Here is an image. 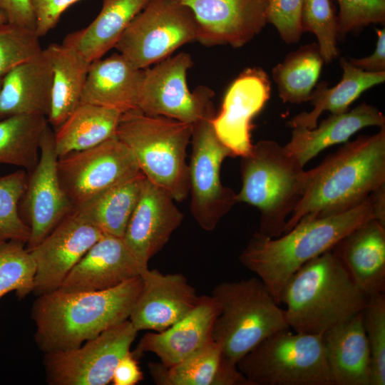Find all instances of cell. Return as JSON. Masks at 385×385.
Returning a JSON list of instances; mask_svg holds the SVG:
<instances>
[{"instance_id": "cell-1", "label": "cell", "mask_w": 385, "mask_h": 385, "mask_svg": "<svg viewBox=\"0 0 385 385\" xmlns=\"http://www.w3.org/2000/svg\"><path fill=\"white\" fill-rule=\"evenodd\" d=\"M385 185V127L346 142L307 170L305 191L284 232L302 218L339 214L361 205Z\"/></svg>"}, {"instance_id": "cell-2", "label": "cell", "mask_w": 385, "mask_h": 385, "mask_svg": "<svg viewBox=\"0 0 385 385\" xmlns=\"http://www.w3.org/2000/svg\"><path fill=\"white\" fill-rule=\"evenodd\" d=\"M142 286L139 276L101 291L57 289L37 296L31 308L36 345L44 353L76 348L128 319Z\"/></svg>"}, {"instance_id": "cell-3", "label": "cell", "mask_w": 385, "mask_h": 385, "mask_svg": "<svg viewBox=\"0 0 385 385\" xmlns=\"http://www.w3.org/2000/svg\"><path fill=\"white\" fill-rule=\"evenodd\" d=\"M373 193L348 211L302 218L290 230L277 237L256 232L240 253V262L257 274L280 305L286 284L301 267L331 250L357 226L375 218Z\"/></svg>"}, {"instance_id": "cell-4", "label": "cell", "mask_w": 385, "mask_h": 385, "mask_svg": "<svg viewBox=\"0 0 385 385\" xmlns=\"http://www.w3.org/2000/svg\"><path fill=\"white\" fill-rule=\"evenodd\" d=\"M369 295L349 275L331 250L301 267L286 284L281 297L290 329L322 335L363 311Z\"/></svg>"}, {"instance_id": "cell-5", "label": "cell", "mask_w": 385, "mask_h": 385, "mask_svg": "<svg viewBox=\"0 0 385 385\" xmlns=\"http://www.w3.org/2000/svg\"><path fill=\"white\" fill-rule=\"evenodd\" d=\"M240 158L242 187L236 194L237 202L259 210L258 232L279 237L304 195L307 170L284 146L271 140L253 144Z\"/></svg>"}, {"instance_id": "cell-6", "label": "cell", "mask_w": 385, "mask_h": 385, "mask_svg": "<svg viewBox=\"0 0 385 385\" xmlns=\"http://www.w3.org/2000/svg\"><path fill=\"white\" fill-rule=\"evenodd\" d=\"M192 125L132 110L121 114L115 137L133 153L141 173L175 201L189 196L187 148Z\"/></svg>"}, {"instance_id": "cell-7", "label": "cell", "mask_w": 385, "mask_h": 385, "mask_svg": "<svg viewBox=\"0 0 385 385\" xmlns=\"http://www.w3.org/2000/svg\"><path fill=\"white\" fill-rule=\"evenodd\" d=\"M211 296L220 309L212 339L234 365L267 337L289 328L284 309L258 277L222 282Z\"/></svg>"}, {"instance_id": "cell-8", "label": "cell", "mask_w": 385, "mask_h": 385, "mask_svg": "<svg viewBox=\"0 0 385 385\" xmlns=\"http://www.w3.org/2000/svg\"><path fill=\"white\" fill-rule=\"evenodd\" d=\"M237 367L250 385H334L322 335L290 328L265 339Z\"/></svg>"}, {"instance_id": "cell-9", "label": "cell", "mask_w": 385, "mask_h": 385, "mask_svg": "<svg viewBox=\"0 0 385 385\" xmlns=\"http://www.w3.org/2000/svg\"><path fill=\"white\" fill-rule=\"evenodd\" d=\"M191 9L178 0H150L130 23L115 48L135 67L145 69L197 37Z\"/></svg>"}, {"instance_id": "cell-10", "label": "cell", "mask_w": 385, "mask_h": 385, "mask_svg": "<svg viewBox=\"0 0 385 385\" xmlns=\"http://www.w3.org/2000/svg\"><path fill=\"white\" fill-rule=\"evenodd\" d=\"M212 118L192 125L188 164L190 212L200 227L207 232L215 230L237 203V193L220 179L222 162L234 155L217 136Z\"/></svg>"}, {"instance_id": "cell-11", "label": "cell", "mask_w": 385, "mask_h": 385, "mask_svg": "<svg viewBox=\"0 0 385 385\" xmlns=\"http://www.w3.org/2000/svg\"><path fill=\"white\" fill-rule=\"evenodd\" d=\"M138 331L129 319L80 346L44 353L46 379L50 385H106L120 359L130 351Z\"/></svg>"}, {"instance_id": "cell-12", "label": "cell", "mask_w": 385, "mask_h": 385, "mask_svg": "<svg viewBox=\"0 0 385 385\" xmlns=\"http://www.w3.org/2000/svg\"><path fill=\"white\" fill-rule=\"evenodd\" d=\"M193 65L185 52L170 56L144 69L138 109L145 114L163 116L193 125L215 115L213 92L207 88L190 92L187 73Z\"/></svg>"}, {"instance_id": "cell-13", "label": "cell", "mask_w": 385, "mask_h": 385, "mask_svg": "<svg viewBox=\"0 0 385 385\" xmlns=\"http://www.w3.org/2000/svg\"><path fill=\"white\" fill-rule=\"evenodd\" d=\"M140 173L131 151L115 136L58 160L61 185L74 208Z\"/></svg>"}, {"instance_id": "cell-14", "label": "cell", "mask_w": 385, "mask_h": 385, "mask_svg": "<svg viewBox=\"0 0 385 385\" xmlns=\"http://www.w3.org/2000/svg\"><path fill=\"white\" fill-rule=\"evenodd\" d=\"M54 130L48 123L40 144V155L29 173L19 202V212L31 230L28 250L41 242L75 208L65 194L58 178Z\"/></svg>"}, {"instance_id": "cell-15", "label": "cell", "mask_w": 385, "mask_h": 385, "mask_svg": "<svg viewBox=\"0 0 385 385\" xmlns=\"http://www.w3.org/2000/svg\"><path fill=\"white\" fill-rule=\"evenodd\" d=\"M103 234L78 209L66 216L30 252L36 264L33 292L38 296L63 281Z\"/></svg>"}, {"instance_id": "cell-16", "label": "cell", "mask_w": 385, "mask_h": 385, "mask_svg": "<svg viewBox=\"0 0 385 385\" xmlns=\"http://www.w3.org/2000/svg\"><path fill=\"white\" fill-rule=\"evenodd\" d=\"M270 93L269 76L259 67L246 68L228 88L221 110L211 123L217 136L234 157H242L251 150L252 119L268 101Z\"/></svg>"}, {"instance_id": "cell-17", "label": "cell", "mask_w": 385, "mask_h": 385, "mask_svg": "<svg viewBox=\"0 0 385 385\" xmlns=\"http://www.w3.org/2000/svg\"><path fill=\"white\" fill-rule=\"evenodd\" d=\"M197 24V40L205 46L240 48L260 34L267 22L269 0H178Z\"/></svg>"}, {"instance_id": "cell-18", "label": "cell", "mask_w": 385, "mask_h": 385, "mask_svg": "<svg viewBox=\"0 0 385 385\" xmlns=\"http://www.w3.org/2000/svg\"><path fill=\"white\" fill-rule=\"evenodd\" d=\"M172 195L145 178L137 205L130 217L123 240L144 267L169 241L181 225L184 215Z\"/></svg>"}, {"instance_id": "cell-19", "label": "cell", "mask_w": 385, "mask_h": 385, "mask_svg": "<svg viewBox=\"0 0 385 385\" xmlns=\"http://www.w3.org/2000/svg\"><path fill=\"white\" fill-rule=\"evenodd\" d=\"M143 286L129 317L139 332H161L187 315L200 296L180 273L163 274L145 269L140 274Z\"/></svg>"}, {"instance_id": "cell-20", "label": "cell", "mask_w": 385, "mask_h": 385, "mask_svg": "<svg viewBox=\"0 0 385 385\" xmlns=\"http://www.w3.org/2000/svg\"><path fill=\"white\" fill-rule=\"evenodd\" d=\"M147 268L135 257L123 238L103 235L71 270L58 289L68 292L108 289L140 276Z\"/></svg>"}, {"instance_id": "cell-21", "label": "cell", "mask_w": 385, "mask_h": 385, "mask_svg": "<svg viewBox=\"0 0 385 385\" xmlns=\"http://www.w3.org/2000/svg\"><path fill=\"white\" fill-rule=\"evenodd\" d=\"M219 306L212 296H200L192 310L161 332L145 334L132 351L138 359L150 352L165 366L173 365L212 340Z\"/></svg>"}, {"instance_id": "cell-22", "label": "cell", "mask_w": 385, "mask_h": 385, "mask_svg": "<svg viewBox=\"0 0 385 385\" xmlns=\"http://www.w3.org/2000/svg\"><path fill=\"white\" fill-rule=\"evenodd\" d=\"M366 294L385 292V225L375 218L357 226L332 249Z\"/></svg>"}, {"instance_id": "cell-23", "label": "cell", "mask_w": 385, "mask_h": 385, "mask_svg": "<svg viewBox=\"0 0 385 385\" xmlns=\"http://www.w3.org/2000/svg\"><path fill=\"white\" fill-rule=\"evenodd\" d=\"M322 342L334 385H371V354L362 312L327 330Z\"/></svg>"}, {"instance_id": "cell-24", "label": "cell", "mask_w": 385, "mask_h": 385, "mask_svg": "<svg viewBox=\"0 0 385 385\" xmlns=\"http://www.w3.org/2000/svg\"><path fill=\"white\" fill-rule=\"evenodd\" d=\"M144 69L120 53L91 63L81 103H91L120 113L138 109Z\"/></svg>"}, {"instance_id": "cell-25", "label": "cell", "mask_w": 385, "mask_h": 385, "mask_svg": "<svg viewBox=\"0 0 385 385\" xmlns=\"http://www.w3.org/2000/svg\"><path fill=\"white\" fill-rule=\"evenodd\" d=\"M53 71L43 52L2 78L0 119L19 115L47 118L51 106Z\"/></svg>"}, {"instance_id": "cell-26", "label": "cell", "mask_w": 385, "mask_h": 385, "mask_svg": "<svg viewBox=\"0 0 385 385\" xmlns=\"http://www.w3.org/2000/svg\"><path fill=\"white\" fill-rule=\"evenodd\" d=\"M369 126L385 127V116L376 107L363 103L351 110L331 114L314 128H293L284 147L304 166L323 150L345 143L357 131Z\"/></svg>"}, {"instance_id": "cell-27", "label": "cell", "mask_w": 385, "mask_h": 385, "mask_svg": "<svg viewBox=\"0 0 385 385\" xmlns=\"http://www.w3.org/2000/svg\"><path fill=\"white\" fill-rule=\"evenodd\" d=\"M148 367L158 385H250L213 340L173 365L150 362Z\"/></svg>"}, {"instance_id": "cell-28", "label": "cell", "mask_w": 385, "mask_h": 385, "mask_svg": "<svg viewBox=\"0 0 385 385\" xmlns=\"http://www.w3.org/2000/svg\"><path fill=\"white\" fill-rule=\"evenodd\" d=\"M150 0H103L101 11L86 27L68 34L63 43L89 63L115 48L123 34Z\"/></svg>"}, {"instance_id": "cell-29", "label": "cell", "mask_w": 385, "mask_h": 385, "mask_svg": "<svg viewBox=\"0 0 385 385\" xmlns=\"http://www.w3.org/2000/svg\"><path fill=\"white\" fill-rule=\"evenodd\" d=\"M342 76L340 81L329 88L324 81L319 83L308 101L313 106L309 112H302L293 117L288 125L291 128L304 127L309 129L317 125L319 116L324 111L340 114L349 110L351 104L364 92L383 83L385 72H368L352 65L344 57L340 59Z\"/></svg>"}, {"instance_id": "cell-30", "label": "cell", "mask_w": 385, "mask_h": 385, "mask_svg": "<svg viewBox=\"0 0 385 385\" xmlns=\"http://www.w3.org/2000/svg\"><path fill=\"white\" fill-rule=\"evenodd\" d=\"M43 51L53 71L47 120L56 130L81 103L91 63L63 43H52Z\"/></svg>"}, {"instance_id": "cell-31", "label": "cell", "mask_w": 385, "mask_h": 385, "mask_svg": "<svg viewBox=\"0 0 385 385\" xmlns=\"http://www.w3.org/2000/svg\"><path fill=\"white\" fill-rule=\"evenodd\" d=\"M122 113L91 103H80L54 131L58 157L96 146L115 136Z\"/></svg>"}, {"instance_id": "cell-32", "label": "cell", "mask_w": 385, "mask_h": 385, "mask_svg": "<svg viewBox=\"0 0 385 385\" xmlns=\"http://www.w3.org/2000/svg\"><path fill=\"white\" fill-rule=\"evenodd\" d=\"M145 178L140 173L75 209L82 212L103 235L123 238Z\"/></svg>"}, {"instance_id": "cell-33", "label": "cell", "mask_w": 385, "mask_h": 385, "mask_svg": "<svg viewBox=\"0 0 385 385\" xmlns=\"http://www.w3.org/2000/svg\"><path fill=\"white\" fill-rule=\"evenodd\" d=\"M324 63L317 43L304 45L288 53L272 71L282 101L289 103L308 101Z\"/></svg>"}, {"instance_id": "cell-34", "label": "cell", "mask_w": 385, "mask_h": 385, "mask_svg": "<svg viewBox=\"0 0 385 385\" xmlns=\"http://www.w3.org/2000/svg\"><path fill=\"white\" fill-rule=\"evenodd\" d=\"M48 123L47 118L41 115L0 119V163L31 172L38 163L41 137Z\"/></svg>"}, {"instance_id": "cell-35", "label": "cell", "mask_w": 385, "mask_h": 385, "mask_svg": "<svg viewBox=\"0 0 385 385\" xmlns=\"http://www.w3.org/2000/svg\"><path fill=\"white\" fill-rule=\"evenodd\" d=\"M36 264L25 243L0 242V299L15 291L19 298L33 292Z\"/></svg>"}, {"instance_id": "cell-36", "label": "cell", "mask_w": 385, "mask_h": 385, "mask_svg": "<svg viewBox=\"0 0 385 385\" xmlns=\"http://www.w3.org/2000/svg\"><path fill=\"white\" fill-rule=\"evenodd\" d=\"M300 24L303 33L311 32L317 37L324 63L338 56V16L334 0H304Z\"/></svg>"}, {"instance_id": "cell-37", "label": "cell", "mask_w": 385, "mask_h": 385, "mask_svg": "<svg viewBox=\"0 0 385 385\" xmlns=\"http://www.w3.org/2000/svg\"><path fill=\"white\" fill-rule=\"evenodd\" d=\"M28 175L21 170L0 177V242L15 240L27 244L31 230L19 212Z\"/></svg>"}, {"instance_id": "cell-38", "label": "cell", "mask_w": 385, "mask_h": 385, "mask_svg": "<svg viewBox=\"0 0 385 385\" xmlns=\"http://www.w3.org/2000/svg\"><path fill=\"white\" fill-rule=\"evenodd\" d=\"M35 29L6 23L0 27V78L43 50Z\"/></svg>"}, {"instance_id": "cell-39", "label": "cell", "mask_w": 385, "mask_h": 385, "mask_svg": "<svg viewBox=\"0 0 385 385\" xmlns=\"http://www.w3.org/2000/svg\"><path fill=\"white\" fill-rule=\"evenodd\" d=\"M364 327L370 349L371 385L385 384V294L369 295L362 311Z\"/></svg>"}, {"instance_id": "cell-40", "label": "cell", "mask_w": 385, "mask_h": 385, "mask_svg": "<svg viewBox=\"0 0 385 385\" xmlns=\"http://www.w3.org/2000/svg\"><path fill=\"white\" fill-rule=\"evenodd\" d=\"M338 3L339 37L370 24H384L385 0H334Z\"/></svg>"}, {"instance_id": "cell-41", "label": "cell", "mask_w": 385, "mask_h": 385, "mask_svg": "<svg viewBox=\"0 0 385 385\" xmlns=\"http://www.w3.org/2000/svg\"><path fill=\"white\" fill-rule=\"evenodd\" d=\"M304 0H269L267 22L272 24L288 44L297 43L303 32L300 16Z\"/></svg>"}, {"instance_id": "cell-42", "label": "cell", "mask_w": 385, "mask_h": 385, "mask_svg": "<svg viewBox=\"0 0 385 385\" xmlns=\"http://www.w3.org/2000/svg\"><path fill=\"white\" fill-rule=\"evenodd\" d=\"M80 0H30L39 37L47 34L59 21L62 14Z\"/></svg>"}, {"instance_id": "cell-43", "label": "cell", "mask_w": 385, "mask_h": 385, "mask_svg": "<svg viewBox=\"0 0 385 385\" xmlns=\"http://www.w3.org/2000/svg\"><path fill=\"white\" fill-rule=\"evenodd\" d=\"M8 22L36 30L35 17L30 0H0Z\"/></svg>"}, {"instance_id": "cell-44", "label": "cell", "mask_w": 385, "mask_h": 385, "mask_svg": "<svg viewBox=\"0 0 385 385\" xmlns=\"http://www.w3.org/2000/svg\"><path fill=\"white\" fill-rule=\"evenodd\" d=\"M143 379V374L138 365V359L130 351L116 365L111 382L113 385H135Z\"/></svg>"}, {"instance_id": "cell-45", "label": "cell", "mask_w": 385, "mask_h": 385, "mask_svg": "<svg viewBox=\"0 0 385 385\" xmlns=\"http://www.w3.org/2000/svg\"><path fill=\"white\" fill-rule=\"evenodd\" d=\"M377 41L373 53L369 56L355 58H349L354 66L368 72H385V29H376Z\"/></svg>"}, {"instance_id": "cell-46", "label": "cell", "mask_w": 385, "mask_h": 385, "mask_svg": "<svg viewBox=\"0 0 385 385\" xmlns=\"http://www.w3.org/2000/svg\"><path fill=\"white\" fill-rule=\"evenodd\" d=\"M6 23H8L7 16L4 11L0 6V27Z\"/></svg>"}, {"instance_id": "cell-47", "label": "cell", "mask_w": 385, "mask_h": 385, "mask_svg": "<svg viewBox=\"0 0 385 385\" xmlns=\"http://www.w3.org/2000/svg\"><path fill=\"white\" fill-rule=\"evenodd\" d=\"M1 83H2V78H0V89H1Z\"/></svg>"}]
</instances>
